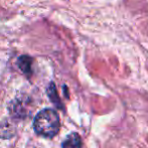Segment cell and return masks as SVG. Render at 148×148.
Wrapping results in <instances>:
<instances>
[{
  "mask_svg": "<svg viewBox=\"0 0 148 148\" xmlns=\"http://www.w3.org/2000/svg\"><path fill=\"white\" fill-rule=\"evenodd\" d=\"M33 126L39 135L45 137H53L60 131V121L59 114L51 109L40 111L34 118Z\"/></svg>",
  "mask_w": 148,
  "mask_h": 148,
  "instance_id": "6da1fadb",
  "label": "cell"
},
{
  "mask_svg": "<svg viewBox=\"0 0 148 148\" xmlns=\"http://www.w3.org/2000/svg\"><path fill=\"white\" fill-rule=\"evenodd\" d=\"M32 62L33 59L29 56H21L17 60V66L19 70L26 76H30L32 74Z\"/></svg>",
  "mask_w": 148,
  "mask_h": 148,
  "instance_id": "7a4b0ae2",
  "label": "cell"
},
{
  "mask_svg": "<svg viewBox=\"0 0 148 148\" xmlns=\"http://www.w3.org/2000/svg\"><path fill=\"white\" fill-rule=\"evenodd\" d=\"M62 148H82V139L78 133H71L62 143Z\"/></svg>",
  "mask_w": 148,
  "mask_h": 148,
  "instance_id": "3957f363",
  "label": "cell"
},
{
  "mask_svg": "<svg viewBox=\"0 0 148 148\" xmlns=\"http://www.w3.org/2000/svg\"><path fill=\"white\" fill-rule=\"evenodd\" d=\"M26 103L24 101H14L10 107V112L15 117H24L26 115Z\"/></svg>",
  "mask_w": 148,
  "mask_h": 148,
  "instance_id": "277c9868",
  "label": "cell"
},
{
  "mask_svg": "<svg viewBox=\"0 0 148 148\" xmlns=\"http://www.w3.org/2000/svg\"><path fill=\"white\" fill-rule=\"evenodd\" d=\"M14 132H15V128L10 122L4 121L3 123L0 124V137L9 138V137L13 136Z\"/></svg>",
  "mask_w": 148,
  "mask_h": 148,
  "instance_id": "5b68a950",
  "label": "cell"
},
{
  "mask_svg": "<svg viewBox=\"0 0 148 148\" xmlns=\"http://www.w3.org/2000/svg\"><path fill=\"white\" fill-rule=\"evenodd\" d=\"M47 94H49V99L53 101V103H55L57 106L62 108V104H60V100L58 96L57 93V89H56V86L53 83H51V85L49 86V89H47Z\"/></svg>",
  "mask_w": 148,
  "mask_h": 148,
  "instance_id": "8992f818",
  "label": "cell"
}]
</instances>
